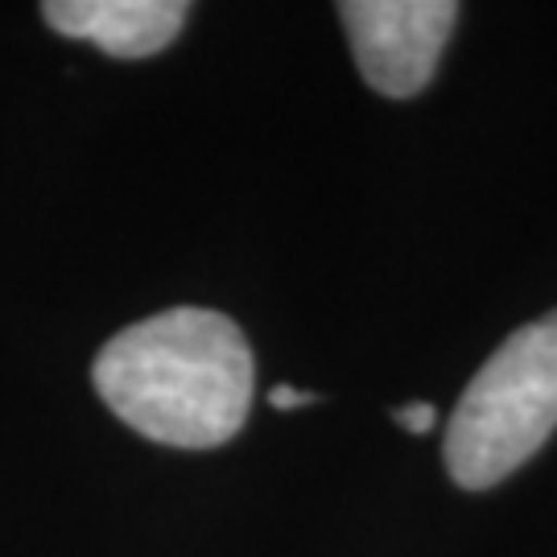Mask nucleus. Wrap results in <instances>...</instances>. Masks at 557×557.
<instances>
[{
  "label": "nucleus",
  "mask_w": 557,
  "mask_h": 557,
  "mask_svg": "<svg viewBox=\"0 0 557 557\" xmlns=\"http://www.w3.org/2000/svg\"><path fill=\"white\" fill-rule=\"evenodd\" d=\"M91 376L103 405L137 434L207 450L239 434L257 368L227 314L174 306L108 338Z\"/></svg>",
  "instance_id": "nucleus-1"
},
{
  "label": "nucleus",
  "mask_w": 557,
  "mask_h": 557,
  "mask_svg": "<svg viewBox=\"0 0 557 557\" xmlns=\"http://www.w3.org/2000/svg\"><path fill=\"white\" fill-rule=\"evenodd\" d=\"M557 430V310L496 347L458 397L446 425V471L483 492L537 455Z\"/></svg>",
  "instance_id": "nucleus-2"
},
{
  "label": "nucleus",
  "mask_w": 557,
  "mask_h": 557,
  "mask_svg": "<svg viewBox=\"0 0 557 557\" xmlns=\"http://www.w3.org/2000/svg\"><path fill=\"white\" fill-rule=\"evenodd\" d=\"M363 79L380 96H418L434 79L458 21L455 0H351L338 4Z\"/></svg>",
  "instance_id": "nucleus-3"
},
{
  "label": "nucleus",
  "mask_w": 557,
  "mask_h": 557,
  "mask_svg": "<svg viewBox=\"0 0 557 557\" xmlns=\"http://www.w3.org/2000/svg\"><path fill=\"white\" fill-rule=\"evenodd\" d=\"M178 0H50L41 17L66 38L96 41L112 59H149L165 50L186 25Z\"/></svg>",
  "instance_id": "nucleus-4"
},
{
  "label": "nucleus",
  "mask_w": 557,
  "mask_h": 557,
  "mask_svg": "<svg viewBox=\"0 0 557 557\" xmlns=\"http://www.w3.org/2000/svg\"><path fill=\"white\" fill-rule=\"evenodd\" d=\"M393 418H397V425L413 430V434H430V430L438 425V409H434L430 400H418V405H400Z\"/></svg>",
  "instance_id": "nucleus-5"
},
{
  "label": "nucleus",
  "mask_w": 557,
  "mask_h": 557,
  "mask_svg": "<svg viewBox=\"0 0 557 557\" xmlns=\"http://www.w3.org/2000/svg\"><path fill=\"white\" fill-rule=\"evenodd\" d=\"M314 393H301V388H289V384H281V388H273L269 393V405L273 409H301V405H314Z\"/></svg>",
  "instance_id": "nucleus-6"
}]
</instances>
